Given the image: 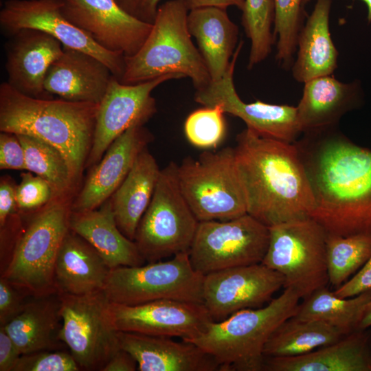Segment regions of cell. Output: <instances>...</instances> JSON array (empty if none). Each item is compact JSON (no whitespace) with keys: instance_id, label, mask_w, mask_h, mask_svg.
Wrapping results in <instances>:
<instances>
[{"instance_id":"obj_13","label":"cell","mask_w":371,"mask_h":371,"mask_svg":"<svg viewBox=\"0 0 371 371\" xmlns=\"http://www.w3.org/2000/svg\"><path fill=\"white\" fill-rule=\"evenodd\" d=\"M167 74L138 84L125 85L113 76L98 104L92 145L86 166L99 162L110 145L133 125H144L157 112L153 91L161 84L181 79Z\"/></svg>"},{"instance_id":"obj_27","label":"cell","mask_w":371,"mask_h":371,"mask_svg":"<svg viewBox=\"0 0 371 371\" xmlns=\"http://www.w3.org/2000/svg\"><path fill=\"white\" fill-rule=\"evenodd\" d=\"M187 24L212 80L220 79L227 70L237 47L238 26L230 19L226 9L216 7L190 10Z\"/></svg>"},{"instance_id":"obj_35","label":"cell","mask_w":371,"mask_h":371,"mask_svg":"<svg viewBox=\"0 0 371 371\" xmlns=\"http://www.w3.org/2000/svg\"><path fill=\"white\" fill-rule=\"evenodd\" d=\"M241 23L251 46L247 68L252 69L265 60L271 52L275 36L274 0H245Z\"/></svg>"},{"instance_id":"obj_11","label":"cell","mask_w":371,"mask_h":371,"mask_svg":"<svg viewBox=\"0 0 371 371\" xmlns=\"http://www.w3.org/2000/svg\"><path fill=\"white\" fill-rule=\"evenodd\" d=\"M58 295L63 324L57 339L68 346L80 369L102 370L120 348L111 302L104 291L82 295Z\"/></svg>"},{"instance_id":"obj_29","label":"cell","mask_w":371,"mask_h":371,"mask_svg":"<svg viewBox=\"0 0 371 371\" xmlns=\"http://www.w3.org/2000/svg\"><path fill=\"white\" fill-rule=\"evenodd\" d=\"M160 171L156 159L145 148L109 199L119 229L132 240L152 199Z\"/></svg>"},{"instance_id":"obj_47","label":"cell","mask_w":371,"mask_h":371,"mask_svg":"<svg viewBox=\"0 0 371 371\" xmlns=\"http://www.w3.org/2000/svg\"><path fill=\"white\" fill-rule=\"evenodd\" d=\"M190 11L203 7H216L227 9L229 6H235L242 11L245 0H181Z\"/></svg>"},{"instance_id":"obj_9","label":"cell","mask_w":371,"mask_h":371,"mask_svg":"<svg viewBox=\"0 0 371 371\" xmlns=\"http://www.w3.org/2000/svg\"><path fill=\"white\" fill-rule=\"evenodd\" d=\"M269 242L262 263L279 272L284 288L305 299L329 283L326 232L312 218L269 227Z\"/></svg>"},{"instance_id":"obj_28","label":"cell","mask_w":371,"mask_h":371,"mask_svg":"<svg viewBox=\"0 0 371 371\" xmlns=\"http://www.w3.org/2000/svg\"><path fill=\"white\" fill-rule=\"evenodd\" d=\"M330 8L331 0H317L299 33L297 59L292 65L297 82L330 76L337 67L338 52L329 27Z\"/></svg>"},{"instance_id":"obj_24","label":"cell","mask_w":371,"mask_h":371,"mask_svg":"<svg viewBox=\"0 0 371 371\" xmlns=\"http://www.w3.org/2000/svg\"><path fill=\"white\" fill-rule=\"evenodd\" d=\"M110 270L98 251L69 229L56 258V293L82 295L103 291Z\"/></svg>"},{"instance_id":"obj_1","label":"cell","mask_w":371,"mask_h":371,"mask_svg":"<svg viewBox=\"0 0 371 371\" xmlns=\"http://www.w3.org/2000/svg\"><path fill=\"white\" fill-rule=\"evenodd\" d=\"M302 134L293 144L314 198L311 218L327 233L371 234V150L335 126Z\"/></svg>"},{"instance_id":"obj_5","label":"cell","mask_w":371,"mask_h":371,"mask_svg":"<svg viewBox=\"0 0 371 371\" xmlns=\"http://www.w3.org/2000/svg\"><path fill=\"white\" fill-rule=\"evenodd\" d=\"M189 10L181 0L161 4L152 29L139 51L124 57V69L119 81L134 85L167 74L190 78L196 90L212 81L205 63L188 30Z\"/></svg>"},{"instance_id":"obj_45","label":"cell","mask_w":371,"mask_h":371,"mask_svg":"<svg viewBox=\"0 0 371 371\" xmlns=\"http://www.w3.org/2000/svg\"><path fill=\"white\" fill-rule=\"evenodd\" d=\"M21 355L12 338L0 326V371H12Z\"/></svg>"},{"instance_id":"obj_30","label":"cell","mask_w":371,"mask_h":371,"mask_svg":"<svg viewBox=\"0 0 371 371\" xmlns=\"http://www.w3.org/2000/svg\"><path fill=\"white\" fill-rule=\"evenodd\" d=\"M50 295L26 303L23 309L5 326H1L17 346L21 355L52 348L53 335L60 318V300Z\"/></svg>"},{"instance_id":"obj_37","label":"cell","mask_w":371,"mask_h":371,"mask_svg":"<svg viewBox=\"0 0 371 371\" xmlns=\"http://www.w3.org/2000/svg\"><path fill=\"white\" fill-rule=\"evenodd\" d=\"M225 114L218 105L203 106L190 113L184 124L189 142L201 148L217 146L226 134Z\"/></svg>"},{"instance_id":"obj_41","label":"cell","mask_w":371,"mask_h":371,"mask_svg":"<svg viewBox=\"0 0 371 371\" xmlns=\"http://www.w3.org/2000/svg\"><path fill=\"white\" fill-rule=\"evenodd\" d=\"M25 295L5 278H0V326H5L23 309Z\"/></svg>"},{"instance_id":"obj_19","label":"cell","mask_w":371,"mask_h":371,"mask_svg":"<svg viewBox=\"0 0 371 371\" xmlns=\"http://www.w3.org/2000/svg\"><path fill=\"white\" fill-rule=\"evenodd\" d=\"M144 125H133L109 147L93 166L81 191L70 207L72 212L96 209L111 198L124 180L139 153L152 141Z\"/></svg>"},{"instance_id":"obj_14","label":"cell","mask_w":371,"mask_h":371,"mask_svg":"<svg viewBox=\"0 0 371 371\" xmlns=\"http://www.w3.org/2000/svg\"><path fill=\"white\" fill-rule=\"evenodd\" d=\"M243 42L238 43L224 76L196 90L194 100L203 106L218 105L224 113L237 117L260 136L294 143L302 135L296 106L257 100L246 103L238 95L234 81L235 65Z\"/></svg>"},{"instance_id":"obj_36","label":"cell","mask_w":371,"mask_h":371,"mask_svg":"<svg viewBox=\"0 0 371 371\" xmlns=\"http://www.w3.org/2000/svg\"><path fill=\"white\" fill-rule=\"evenodd\" d=\"M304 0H274L276 58L285 69L293 64L299 33L303 26Z\"/></svg>"},{"instance_id":"obj_33","label":"cell","mask_w":371,"mask_h":371,"mask_svg":"<svg viewBox=\"0 0 371 371\" xmlns=\"http://www.w3.org/2000/svg\"><path fill=\"white\" fill-rule=\"evenodd\" d=\"M17 136L24 149L26 170L46 180L52 187L55 197L67 194L75 180L63 153L36 137L26 135Z\"/></svg>"},{"instance_id":"obj_2","label":"cell","mask_w":371,"mask_h":371,"mask_svg":"<svg viewBox=\"0 0 371 371\" xmlns=\"http://www.w3.org/2000/svg\"><path fill=\"white\" fill-rule=\"evenodd\" d=\"M234 148L248 214L268 227L311 218L314 198L293 143L246 128Z\"/></svg>"},{"instance_id":"obj_16","label":"cell","mask_w":371,"mask_h":371,"mask_svg":"<svg viewBox=\"0 0 371 371\" xmlns=\"http://www.w3.org/2000/svg\"><path fill=\"white\" fill-rule=\"evenodd\" d=\"M284 279L262 262L214 271L203 277L202 304L214 322L269 302Z\"/></svg>"},{"instance_id":"obj_12","label":"cell","mask_w":371,"mask_h":371,"mask_svg":"<svg viewBox=\"0 0 371 371\" xmlns=\"http://www.w3.org/2000/svg\"><path fill=\"white\" fill-rule=\"evenodd\" d=\"M269 228L248 214L228 221H200L188 251L193 268L205 276L262 262Z\"/></svg>"},{"instance_id":"obj_38","label":"cell","mask_w":371,"mask_h":371,"mask_svg":"<svg viewBox=\"0 0 371 371\" xmlns=\"http://www.w3.org/2000/svg\"><path fill=\"white\" fill-rule=\"evenodd\" d=\"M21 178V182L16 188L19 210H36L47 205L55 197L52 187L42 177L29 172L22 173Z\"/></svg>"},{"instance_id":"obj_10","label":"cell","mask_w":371,"mask_h":371,"mask_svg":"<svg viewBox=\"0 0 371 371\" xmlns=\"http://www.w3.org/2000/svg\"><path fill=\"white\" fill-rule=\"evenodd\" d=\"M203 277L186 251L166 261L111 269L103 291L111 303L120 304L166 299L202 304Z\"/></svg>"},{"instance_id":"obj_6","label":"cell","mask_w":371,"mask_h":371,"mask_svg":"<svg viewBox=\"0 0 371 371\" xmlns=\"http://www.w3.org/2000/svg\"><path fill=\"white\" fill-rule=\"evenodd\" d=\"M70 213L71 208L59 199L38 212L16 242L1 276L35 298L56 293L55 265L69 229Z\"/></svg>"},{"instance_id":"obj_21","label":"cell","mask_w":371,"mask_h":371,"mask_svg":"<svg viewBox=\"0 0 371 371\" xmlns=\"http://www.w3.org/2000/svg\"><path fill=\"white\" fill-rule=\"evenodd\" d=\"M113 75L93 56L63 46V52L50 66L45 89L67 100L99 104Z\"/></svg>"},{"instance_id":"obj_4","label":"cell","mask_w":371,"mask_h":371,"mask_svg":"<svg viewBox=\"0 0 371 371\" xmlns=\"http://www.w3.org/2000/svg\"><path fill=\"white\" fill-rule=\"evenodd\" d=\"M300 299L293 289L285 288L265 306L243 309L221 321L211 322L188 342L212 356L220 371L263 370L269 338L279 325L296 314Z\"/></svg>"},{"instance_id":"obj_26","label":"cell","mask_w":371,"mask_h":371,"mask_svg":"<svg viewBox=\"0 0 371 371\" xmlns=\"http://www.w3.org/2000/svg\"><path fill=\"white\" fill-rule=\"evenodd\" d=\"M359 100L356 82L344 83L324 76L304 82L296 106L302 133L336 126L344 114L357 106Z\"/></svg>"},{"instance_id":"obj_17","label":"cell","mask_w":371,"mask_h":371,"mask_svg":"<svg viewBox=\"0 0 371 371\" xmlns=\"http://www.w3.org/2000/svg\"><path fill=\"white\" fill-rule=\"evenodd\" d=\"M61 11L98 45L124 57L139 51L153 26L128 14L116 0H63Z\"/></svg>"},{"instance_id":"obj_32","label":"cell","mask_w":371,"mask_h":371,"mask_svg":"<svg viewBox=\"0 0 371 371\" xmlns=\"http://www.w3.org/2000/svg\"><path fill=\"white\" fill-rule=\"evenodd\" d=\"M370 300L371 290L354 297L342 298L326 286L304 299L294 317L304 320L324 322L346 335L358 330Z\"/></svg>"},{"instance_id":"obj_18","label":"cell","mask_w":371,"mask_h":371,"mask_svg":"<svg viewBox=\"0 0 371 371\" xmlns=\"http://www.w3.org/2000/svg\"><path fill=\"white\" fill-rule=\"evenodd\" d=\"M117 331L179 337L188 341L199 335L212 319L201 303L159 300L126 305L110 303Z\"/></svg>"},{"instance_id":"obj_31","label":"cell","mask_w":371,"mask_h":371,"mask_svg":"<svg viewBox=\"0 0 371 371\" xmlns=\"http://www.w3.org/2000/svg\"><path fill=\"white\" fill-rule=\"evenodd\" d=\"M344 336L339 329L324 322L293 316L273 332L264 355L265 357L298 356L335 343Z\"/></svg>"},{"instance_id":"obj_48","label":"cell","mask_w":371,"mask_h":371,"mask_svg":"<svg viewBox=\"0 0 371 371\" xmlns=\"http://www.w3.org/2000/svg\"><path fill=\"white\" fill-rule=\"evenodd\" d=\"M371 326V300L368 303L363 317L359 323L358 330H366Z\"/></svg>"},{"instance_id":"obj_23","label":"cell","mask_w":371,"mask_h":371,"mask_svg":"<svg viewBox=\"0 0 371 371\" xmlns=\"http://www.w3.org/2000/svg\"><path fill=\"white\" fill-rule=\"evenodd\" d=\"M263 370L371 371V337L366 330H357L304 355L265 357Z\"/></svg>"},{"instance_id":"obj_7","label":"cell","mask_w":371,"mask_h":371,"mask_svg":"<svg viewBox=\"0 0 371 371\" xmlns=\"http://www.w3.org/2000/svg\"><path fill=\"white\" fill-rule=\"evenodd\" d=\"M177 178L199 222L228 221L247 214L234 147L184 158L177 166Z\"/></svg>"},{"instance_id":"obj_3","label":"cell","mask_w":371,"mask_h":371,"mask_svg":"<svg viewBox=\"0 0 371 371\" xmlns=\"http://www.w3.org/2000/svg\"><path fill=\"white\" fill-rule=\"evenodd\" d=\"M99 104L23 94L0 85V131L40 139L58 149L76 181L92 145Z\"/></svg>"},{"instance_id":"obj_44","label":"cell","mask_w":371,"mask_h":371,"mask_svg":"<svg viewBox=\"0 0 371 371\" xmlns=\"http://www.w3.org/2000/svg\"><path fill=\"white\" fill-rule=\"evenodd\" d=\"M119 5L137 19L153 24L161 0H116Z\"/></svg>"},{"instance_id":"obj_43","label":"cell","mask_w":371,"mask_h":371,"mask_svg":"<svg viewBox=\"0 0 371 371\" xmlns=\"http://www.w3.org/2000/svg\"><path fill=\"white\" fill-rule=\"evenodd\" d=\"M16 188L9 177H1L0 182V229H3L18 210Z\"/></svg>"},{"instance_id":"obj_46","label":"cell","mask_w":371,"mask_h":371,"mask_svg":"<svg viewBox=\"0 0 371 371\" xmlns=\"http://www.w3.org/2000/svg\"><path fill=\"white\" fill-rule=\"evenodd\" d=\"M137 363L126 350L120 348L102 369V371H135Z\"/></svg>"},{"instance_id":"obj_42","label":"cell","mask_w":371,"mask_h":371,"mask_svg":"<svg viewBox=\"0 0 371 371\" xmlns=\"http://www.w3.org/2000/svg\"><path fill=\"white\" fill-rule=\"evenodd\" d=\"M371 290V256L360 270L334 291L336 295L348 298Z\"/></svg>"},{"instance_id":"obj_49","label":"cell","mask_w":371,"mask_h":371,"mask_svg":"<svg viewBox=\"0 0 371 371\" xmlns=\"http://www.w3.org/2000/svg\"><path fill=\"white\" fill-rule=\"evenodd\" d=\"M309 0H304V3L308 1ZM367 5L368 8V16L367 19L369 22H371V0H361Z\"/></svg>"},{"instance_id":"obj_39","label":"cell","mask_w":371,"mask_h":371,"mask_svg":"<svg viewBox=\"0 0 371 371\" xmlns=\"http://www.w3.org/2000/svg\"><path fill=\"white\" fill-rule=\"evenodd\" d=\"M80 368L71 353L38 351L21 355L12 371H78Z\"/></svg>"},{"instance_id":"obj_22","label":"cell","mask_w":371,"mask_h":371,"mask_svg":"<svg viewBox=\"0 0 371 371\" xmlns=\"http://www.w3.org/2000/svg\"><path fill=\"white\" fill-rule=\"evenodd\" d=\"M120 347L139 371H220L215 359L196 344L171 337L118 331Z\"/></svg>"},{"instance_id":"obj_40","label":"cell","mask_w":371,"mask_h":371,"mask_svg":"<svg viewBox=\"0 0 371 371\" xmlns=\"http://www.w3.org/2000/svg\"><path fill=\"white\" fill-rule=\"evenodd\" d=\"M0 169L26 170L24 149L14 133L1 132Z\"/></svg>"},{"instance_id":"obj_15","label":"cell","mask_w":371,"mask_h":371,"mask_svg":"<svg viewBox=\"0 0 371 371\" xmlns=\"http://www.w3.org/2000/svg\"><path fill=\"white\" fill-rule=\"evenodd\" d=\"M63 0H8L0 11L2 30L12 35L23 29L45 32L64 47L82 51L104 63L118 80L124 69V56L106 50L63 14Z\"/></svg>"},{"instance_id":"obj_8","label":"cell","mask_w":371,"mask_h":371,"mask_svg":"<svg viewBox=\"0 0 371 371\" xmlns=\"http://www.w3.org/2000/svg\"><path fill=\"white\" fill-rule=\"evenodd\" d=\"M177 164L161 169L154 194L136 230L134 241L147 262L188 251L199 221L179 184Z\"/></svg>"},{"instance_id":"obj_25","label":"cell","mask_w":371,"mask_h":371,"mask_svg":"<svg viewBox=\"0 0 371 371\" xmlns=\"http://www.w3.org/2000/svg\"><path fill=\"white\" fill-rule=\"evenodd\" d=\"M69 229L89 243L111 269L140 266L146 262L135 242L119 229L110 199L94 210L71 211Z\"/></svg>"},{"instance_id":"obj_20","label":"cell","mask_w":371,"mask_h":371,"mask_svg":"<svg viewBox=\"0 0 371 371\" xmlns=\"http://www.w3.org/2000/svg\"><path fill=\"white\" fill-rule=\"evenodd\" d=\"M12 36L6 52L7 82L28 96L51 98L45 80L50 66L63 52V44L34 29H23Z\"/></svg>"},{"instance_id":"obj_34","label":"cell","mask_w":371,"mask_h":371,"mask_svg":"<svg viewBox=\"0 0 371 371\" xmlns=\"http://www.w3.org/2000/svg\"><path fill=\"white\" fill-rule=\"evenodd\" d=\"M326 251L329 283L336 289L371 256V234L344 236L326 232Z\"/></svg>"}]
</instances>
